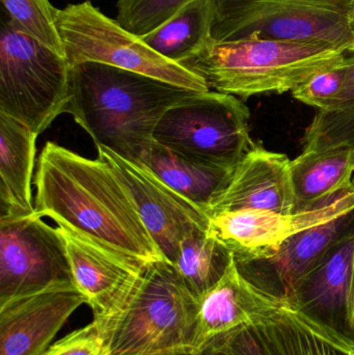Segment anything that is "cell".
I'll return each instance as SVG.
<instances>
[{
    "label": "cell",
    "instance_id": "6da1fadb",
    "mask_svg": "<svg viewBox=\"0 0 354 355\" xmlns=\"http://www.w3.org/2000/svg\"><path fill=\"white\" fill-rule=\"evenodd\" d=\"M35 214L143 263L166 260L126 188L103 160L48 141L37 160Z\"/></svg>",
    "mask_w": 354,
    "mask_h": 355
},
{
    "label": "cell",
    "instance_id": "7a4b0ae2",
    "mask_svg": "<svg viewBox=\"0 0 354 355\" xmlns=\"http://www.w3.org/2000/svg\"><path fill=\"white\" fill-rule=\"evenodd\" d=\"M195 91L100 62L71 68L66 112L104 147L139 164L166 110Z\"/></svg>",
    "mask_w": 354,
    "mask_h": 355
},
{
    "label": "cell",
    "instance_id": "3957f363",
    "mask_svg": "<svg viewBox=\"0 0 354 355\" xmlns=\"http://www.w3.org/2000/svg\"><path fill=\"white\" fill-rule=\"evenodd\" d=\"M197 297L174 265L148 263L95 321L110 355L195 354Z\"/></svg>",
    "mask_w": 354,
    "mask_h": 355
},
{
    "label": "cell",
    "instance_id": "277c9868",
    "mask_svg": "<svg viewBox=\"0 0 354 355\" xmlns=\"http://www.w3.org/2000/svg\"><path fill=\"white\" fill-rule=\"evenodd\" d=\"M346 56L324 44L249 37L212 40L181 64L201 76L210 91L249 98L292 92L317 73L342 64Z\"/></svg>",
    "mask_w": 354,
    "mask_h": 355
},
{
    "label": "cell",
    "instance_id": "5b68a950",
    "mask_svg": "<svg viewBox=\"0 0 354 355\" xmlns=\"http://www.w3.org/2000/svg\"><path fill=\"white\" fill-rule=\"evenodd\" d=\"M211 39L324 44L348 53L354 0H211Z\"/></svg>",
    "mask_w": 354,
    "mask_h": 355
},
{
    "label": "cell",
    "instance_id": "8992f818",
    "mask_svg": "<svg viewBox=\"0 0 354 355\" xmlns=\"http://www.w3.org/2000/svg\"><path fill=\"white\" fill-rule=\"evenodd\" d=\"M66 56L21 31L8 19L0 31V112L39 135L70 100Z\"/></svg>",
    "mask_w": 354,
    "mask_h": 355
},
{
    "label": "cell",
    "instance_id": "52a82bcc",
    "mask_svg": "<svg viewBox=\"0 0 354 355\" xmlns=\"http://www.w3.org/2000/svg\"><path fill=\"white\" fill-rule=\"evenodd\" d=\"M249 120L236 96L195 92L166 110L153 141L193 162L233 170L255 145Z\"/></svg>",
    "mask_w": 354,
    "mask_h": 355
},
{
    "label": "cell",
    "instance_id": "ba28073f",
    "mask_svg": "<svg viewBox=\"0 0 354 355\" xmlns=\"http://www.w3.org/2000/svg\"><path fill=\"white\" fill-rule=\"evenodd\" d=\"M57 27L71 68L85 62H100L184 89L210 91L201 76L160 55L91 1L68 4L58 10Z\"/></svg>",
    "mask_w": 354,
    "mask_h": 355
},
{
    "label": "cell",
    "instance_id": "9c48e42d",
    "mask_svg": "<svg viewBox=\"0 0 354 355\" xmlns=\"http://www.w3.org/2000/svg\"><path fill=\"white\" fill-rule=\"evenodd\" d=\"M64 287L76 286L62 230L35 214L0 220V306Z\"/></svg>",
    "mask_w": 354,
    "mask_h": 355
},
{
    "label": "cell",
    "instance_id": "30bf717a",
    "mask_svg": "<svg viewBox=\"0 0 354 355\" xmlns=\"http://www.w3.org/2000/svg\"><path fill=\"white\" fill-rule=\"evenodd\" d=\"M97 150L98 158L112 168L126 188L163 258L174 265L183 240L195 232L209 230V217L145 166L106 148L99 146Z\"/></svg>",
    "mask_w": 354,
    "mask_h": 355
},
{
    "label": "cell",
    "instance_id": "8fae6325",
    "mask_svg": "<svg viewBox=\"0 0 354 355\" xmlns=\"http://www.w3.org/2000/svg\"><path fill=\"white\" fill-rule=\"evenodd\" d=\"M354 210V189L308 212L240 210L210 217L209 231L234 254L236 261L274 256L285 241L301 231L328 223Z\"/></svg>",
    "mask_w": 354,
    "mask_h": 355
},
{
    "label": "cell",
    "instance_id": "7c38bea8",
    "mask_svg": "<svg viewBox=\"0 0 354 355\" xmlns=\"http://www.w3.org/2000/svg\"><path fill=\"white\" fill-rule=\"evenodd\" d=\"M354 233L337 242L297 282L285 304L334 337L354 346L351 273Z\"/></svg>",
    "mask_w": 354,
    "mask_h": 355
},
{
    "label": "cell",
    "instance_id": "4fadbf2b",
    "mask_svg": "<svg viewBox=\"0 0 354 355\" xmlns=\"http://www.w3.org/2000/svg\"><path fill=\"white\" fill-rule=\"evenodd\" d=\"M354 233V210L292 236L269 258L236 261L241 275L260 290L285 302L307 275L343 237Z\"/></svg>",
    "mask_w": 354,
    "mask_h": 355
},
{
    "label": "cell",
    "instance_id": "5bb4252c",
    "mask_svg": "<svg viewBox=\"0 0 354 355\" xmlns=\"http://www.w3.org/2000/svg\"><path fill=\"white\" fill-rule=\"evenodd\" d=\"M87 304L76 287L55 288L0 306V355H41L71 315Z\"/></svg>",
    "mask_w": 354,
    "mask_h": 355
},
{
    "label": "cell",
    "instance_id": "9a60e30c",
    "mask_svg": "<svg viewBox=\"0 0 354 355\" xmlns=\"http://www.w3.org/2000/svg\"><path fill=\"white\" fill-rule=\"evenodd\" d=\"M290 162L284 154L254 145L235 166L228 186L210 205L208 217L240 210L293 213Z\"/></svg>",
    "mask_w": 354,
    "mask_h": 355
},
{
    "label": "cell",
    "instance_id": "2e32d148",
    "mask_svg": "<svg viewBox=\"0 0 354 355\" xmlns=\"http://www.w3.org/2000/svg\"><path fill=\"white\" fill-rule=\"evenodd\" d=\"M283 304L247 281L234 259L222 279L197 298L195 354L241 327L257 324Z\"/></svg>",
    "mask_w": 354,
    "mask_h": 355
},
{
    "label": "cell",
    "instance_id": "e0dca14e",
    "mask_svg": "<svg viewBox=\"0 0 354 355\" xmlns=\"http://www.w3.org/2000/svg\"><path fill=\"white\" fill-rule=\"evenodd\" d=\"M60 229L66 240L75 286L95 314L105 312L131 287L148 263L116 254Z\"/></svg>",
    "mask_w": 354,
    "mask_h": 355
},
{
    "label": "cell",
    "instance_id": "ac0fdd59",
    "mask_svg": "<svg viewBox=\"0 0 354 355\" xmlns=\"http://www.w3.org/2000/svg\"><path fill=\"white\" fill-rule=\"evenodd\" d=\"M354 147L307 151L290 162L293 213L324 206L354 189Z\"/></svg>",
    "mask_w": 354,
    "mask_h": 355
},
{
    "label": "cell",
    "instance_id": "d6986e66",
    "mask_svg": "<svg viewBox=\"0 0 354 355\" xmlns=\"http://www.w3.org/2000/svg\"><path fill=\"white\" fill-rule=\"evenodd\" d=\"M37 137L0 112V220L35 214L31 181Z\"/></svg>",
    "mask_w": 354,
    "mask_h": 355
},
{
    "label": "cell",
    "instance_id": "ffe728a7",
    "mask_svg": "<svg viewBox=\"0 0 354 355\" xmlns=\"http://www.w3.org/2000/svg\"><path fill=\"white\" fill-rule=\"evenodd\" d=\"M137 164L145 166L206 214L211 202L228 186L234 171L193 162L155 141Z\"/></svg>",
    "mask_w": 354,
    "mask_h": 355
},
{
    "label": "cell",
    "instance_id": "44dd1931",
    "mask_svg": "<svg viewBox=\"0 0 354 355\" xmlns=\"http://www.w3.org/2000/svg\"><path fill=\"white\" fill-rule=\"evenodd\" d=\"M255 325L272 355H354V346L326 333L285 302Z\"/></svg>",
    "mask_w": 354,
    "mask_h": 355
},
{
    "label": "cell",
    "instance_id": "7402d4cb",
    "mask_svg": "<svg viewBox=\"0 0 354 355\" xmlns=\"http://www.w3.org/2000/svg\"><path fill=\"white\" fill-rule=\"evenodd\" d=\"M211 0H193L155 31L141 37L157 53L182 64L211 43Z\"/></svg>",
    "mask_w": 354,
    "mask_h": 355
},
{
    "label": "cell",
    "instance_id": "603a6c76",
    "mask_svg": "<svg viewBox=\"0 0 354 355\" xmlns=\"http://www.w3.org/2000/svg\"><path fill=\"white\" fill-rule=\"evenodd\" d=\"M233 261V252L207 230L183 240L174 266L199 298L222 279Z\"/></svg>",
    "mask_w": 354,
    "mask_h": 355
},
{
    "label": "cell",
    "instance_id": "cb8c5ba5",
    "mask_svg": "<svg viewBox=\"0 0 354 355\" xmlns=\"http://www.w3.org/2000/svg\"><path fill=\"white\" fill-rule=\"evenodd\" d=\"M10 20L29 37L62 55L64 43L57 27L58 8L49 0H0Z\"/></svg>",
    "mask_w": 354,
    "mask_h": 355
},
{
    "label": "cell",
    "instance_id": "d4e9b609",
    "mask_svg": "<svg viewBox=\"0 0 354 355\" xmlns=\"http://www.w3.org/2000/svg\"><path fill=\"white\" fill-rule=\"evenodd\" d=\"M193 0H118L116 20L137 37L163 25Z\"/></svg>",
    "mask_w": 354,
    "mask_h": 355
},
{
    "label": "cell",
    "instance_id": "484cf974",
    "mask_svg": "<svg viewBox=\"0 0 354 355\" xmlns=\"http://www.w3.org/2000/svg\"><path fill=\"white\" fill-rule=\"evenodd\" d=\"M305 150L317 151L338 146L354 147L353 110H319L306 132Z\"/></svg>",
    "mask_w": 354,
    "mask_h": 355
},
{
    "label": "cell",
    "instance_id": "4316f807",
    "mask_svg": "<svg viewBox=\"0 0 354 355\" xmlns=\"http://www.w3.org/2000/svg\"><path fill=\"white\" fill-rule=\"evenodd\" d=\"M346 60V58H345ZM321 71L293 89L295 99L319 110H328L342 89L346 74V62Z\"/></svg>",
    "mask_w": 354,
    "mask_h": 355
},
{
    "label": "cell",
    "instance_id": "83f0119b",
    "mask_svg": "<svg viewBox=\"0 0 354 355\" xmlns=\"http://www.w3.org/2000/svg\"><path fill=\"white\" fill-rule=\"evenodd\" d=\"M48 355H110L95 321L48 348Z\"/></svg>",
    "mask_w": 354,
    "mask_h": 355
},
{
    "label": "cell",
    "instance_id": "f1b7e54d",
    "mask_svg": "<svg viewBox=\"0 0 354 355\" xmlns=\"http://www.w3.org/2000/svg\"><path fill=\"white\" fill-rule=\"evenodd\" d=\"M209 347L227 355H272L256 325L241 327L220 338Z\"/></svg>",
    "mask_w": 354,
    "mask_h": 355
},
{
    "label": "cell",
    "instance_id": "f546056e",
    "mask_svg": "<svg viewBox=\"0 0 354 355\" xmlns=\"http://www.w3.org/2000/svg\"><path fill=\"white\" fill-rule=\"evenodd\" d=\"M346 74L342 89L332 107L326 112H339V110H353L354 108V53L346 56Z\"/></svg>",
    "mask_w": 354,
    "mask_h": 355
},
{
    "label": "cell",
    "instance_id": "4dcf8cb0",
    "mask_svg": "<svg viewBox=\"0 0 354 355\" xmlns=\"http://www.w3.org/2000/svg\"><path fill=\"white\" fill-rule=\"evenodd\" d=\"M351 306H353V313L354 318V254L353 261V273H351Z\"/></svg>",
    "mask_w": 354,
    "mask_h": 355
},
{
    "label": "cell",
    "instance_id": "1f68e13d",
    "mask_svg": "<svg viewBox=\"0 0 354 355\" xmlns=\"http://www.w3.org/2000/svg\"><path fill=\"white\" fill-rule=\"evenodd\" d=\"M200 354H201V355H227V354H222V352H218V350L214 349V348H212V347L207 348V349L204 350V352Z\"/></svg>",
    "mask_w": 354,
    "mask_h": 355
},
{
    "label": "cell",
    "instance_id": "d6a6232c",
    "mask_svg": "<svg viewBox=\"0 0 354 355\" xmlns=\"http://www.w3.org/2000/svg\"><path fill=\"white\" fill-rule=\"evenodd\" d=\"M348 53H354V41H353V46H351V49H349Z\"/></svg>",
    "mask_w": 354,
    "mask_h": 355
},
{
    "label": "cell",
    "instance_id": "836d02e7",
    "mask_svg": "<svg viewBox=\"0 0 354 355\" xmlns=\"http://www.w3.org/2000/svg\"><path fill=\"white\" fill-rule=\"evenodd\" d=\"M170 355H201V354H191V352H189V354H170Z\"/></svg>",
    "mask_w": 354,
    "mask_h": 355
},
{
    "label": "cell",
    "instance_id": "e575fe53",
    "mask_svg": "<svg viewBox=\"0 0 354 355\" xmlns=\"http://www.w3.org/2000/svg\"><path fill=\"white\" fill-rule=\"evenodd\" d=\"M41 355H48V349H47V350H46V352H44V354H41Z\"/></svg>",
    "mask_w": 354,
    "mask_h": 355
},
{
    "label": "cell",
    "instance_id": "d590c367",
    "mask_svg": "<svg viewBox=\"0 0 354 355\" xmlns=\"http://www.w3.org/2000/svg\"><path fill=\"white\" fill-rule=\"evenodd\" d=\"M353 184H354V182H353Z\"/></svg>",
    "mask_w": 354,
    "mask_h": 355
}]
</instances>
